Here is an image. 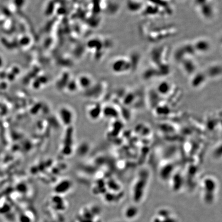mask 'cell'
Listing matches in <instances>:
<instances>
[{"mask_svg": "<svg viewBox=\"0 0 222 222\" xmlns=\"http://www.w3.org/2000/svg\"><path fill=\"white\" fill-rule=\"evenodd\" d=\"M138 209L134 206H131L126 209L125 211V216L127 218H133L138 213Z\"/></svg>", "mask_w": 222, "mask_h": 222, "instance_id": "cell-11", "label": "cell"}, {"mask_svg": "<svg viewBox=\"0 0 222 222\" xmlns=\"http://www.w3.org/2000/svg\"><path fill=\"white\" fill-rule=\"evenodd\" d=\"M183 71L188 75H192L196 73L197 65L196 62L192 59V57H188L181 62Z\"/></svg>", "mask_w": 222, "mask_h": 222, "instance_id": "cell-6", "label": "cell"}, {"mask_svg": "<svg viewBox=\"0 0 222 222\" xmlns=\"http://www.w3.org/2000/svg\"><path fill=\"white\" fill-rule=\"evenodd\" d=\"M172 89V84L168 81L161 82L158 84L157 87V91L158 94L161 96L169 95Z\"/></svg>", "mask_w": 222, "mask_h": 222, "instance_id": "cell-9", "label": "cell"}, {"mask_svg": "<svg viewBox=\"0 0 222 222\" xmlns=\"http://www.w3.org/2000/svg\"><path fill=\"white\" fill-rule=\"evenodd\" d=\"M196 53L205 54L210 51L211 49V44L210 41L206 38H200L192 43Z\"/></svg>", "mask_w": 222, "mask_h": 222, "instance_id": "cell-3", "label": "cell"}, {"mask_svg": "<svg viewBox=\"0 0 222 222\" xmlns=\"http://www.w3.org/2000/svg\"><path fill=\"white\" fill-rule=\"evenodd\" d=\"M203 190L205 201L209 204L213 201L214 194L217 188L216 180L211 177H206L203 181Z\"/></svg>", "mask_w": 222, "mask_h": 222, "instance_id": "cell-2", "label": "cell"}, {"mask_svg": "<svg viewBox=\"0 0 222 222\" xmlns=\"http://www.w3.org/2000/svg\"><path fill=\"white\" fill-rule=\"evenodd\" d=\"M67 109H61L60 110V116L64 124H69L72 119V114Z\"/></svg>", "mask_w": 222, "mask_h": 222, "instance_id": "cell-10", "label": "cell"}, {"mask_svg": "<svg viewBox=\"0 0 222 222\" xmlns=\"http://www.w3.org/2000/svg\"><path fill=\"white\" fill-rule=\"evenodd\" d=\"M2 59H1V57H0V66H1V65H2Z\"/></svg>", "mask_w": 222, "mask_h": 222, "instance_id": "cell-15", "label": "cell"}, {"mask_svg": "<svg viewBox=\"0 0 222 222\" xmlns=\"http://www.w3.org/2000/svg\"><path fill=\"white\" fill-rule=\"evenodd\" d=\"M208 79L205 72H196L192 75L190 84L194 89H201L205 84Z\"/></svg>", "mask_w": 222, "mask_h": 222, "instance_id": "cell-4", "label": "cell"}, {"mask_svg": "<svg viewBox=\"0 0 222 222\" xmlns=\"http://www.w3.org/2000/svg\"><path fill=\"white\" fill-rule=\"evenodd\" d=\"M205 73L208 78H218L222 75V66L218 63L213 64L208 66Z\"/></svg>", "mask_w": 222, "mask_h": 222, "instance_id": "cell-7", "label": "cell"}, {"mask_svg": "<svg viewBox=\"0 0 222 222\" xmlns=\"http://www.w3.org/2000/svg\"><path fill=\"white\" fill-rule=\"evenodd\" d=\"M149 178V172L145 170L140 171L138 173L133 188V197L135 202H139L142 199L147 187Z\"/></svg>", "mask_w": 222, "mask_h": 222, "instance_id": "cell-1", "label": "cell"}, {"mask_svg": "<svg viewBox=\"0 0 222 222\" xmlns=\"http://www.w3.org/2000/svg\"><path fill=\"white\" fill-rule=\"evenodd\" d=\"M209 2V0H194V3L196 6L200 7L201 6Z\"/></svg>", "mask_w": 222, "mask_h": 222, "instance_id": "cell-14", "label": "cell"}, {"mask_svg": "<svg viewBox=\"0 0 222 222\" xmlns=\"http://www.w3.org/2000/svg\"><path fill=\"white\" fill-rule=\"evenodd\" d=\"M114 65H119L114 66V71L119 73H128V71H131V69L132 67V63L128 58L119 59L116 61V63H114Z\"/></svg>", "mask_w": 222, "mask_h": 222, "instance_id": "cell-5", "label": "cell"}, {"mask_svg": "<svg viewBox=\"0 0 222 222\" xmlns=\"http://www.w3.org/2000/svg\"><path fill=\"white\" fill-rule=\"evenodd\" d=\"M198 8L200 9V14L204 18L210 19L214 16L215 12L214 7L209 2Z\"/></svg>", "mask_w": 222, "mask_h": 222, "instance_id": "cell-8", "label": "cell"}, {"mask_svg": "<svg viewBox=\"0 0 222 222\" xmlns=\"http://www.w3.org/2000/svg\"><path fill=\"white\" fill-rule=\"evenodd\" d=\"M93 107V108L91 109H90L89 112V115L92 118H97L98 116H99V115L100 114L101 110H98L99 109L98 106H94Z\"/></svg>", "mask_w": 222, "mask_h": 222, "instance_id": "cell-12", "label": "cell"}, {"mask_svg": "<svg viewBox=\"0 0 222 222\" xmlns=\"http://www.w3.org/2000/svg\"><path fill=\"white\" fill-rule=\"evenodd\" d=\"M221 149V144L218 145V146H216V147L214 148L213 151H212V156L216 159H218V157L221 158V154H222V151L218 152V150H220Z\"/></svg>", "mask_w": 222, "mask_h": 222, "instance_id": "cell-13", "label": "cell"}]
</instances>
